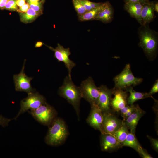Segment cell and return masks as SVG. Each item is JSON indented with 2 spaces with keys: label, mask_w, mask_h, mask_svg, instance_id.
Masks as SVG:
<instances>
[{
  "label": "cell",
  "mask_w": 158,
  "mask_h": 158,
  "mask_svg": "<svg viewBox=\"0 0 158 158\" xmlns=\"http://www.w3.org/2000/svg\"><path fill=\"white\" fill-rule=\"evenodd\" d=\"M148 23L142 25L138 29L139 39V46L143 49L146 56L152 58L155 56L158 45V33L151 29Z\"/></svg>",
  "instance_id": "1"
},
{
  "label": "cell",
  "mask_w": 158,
  "mask_h": 158,
  "mask_svg": "<svg viewBox=\"0 0 158 158\" xmlns=\"http://www.w3.org/2000/svg\"><path fill=\"white\" fill-rule=\"evenodd\" d=\"M58 94L73 107L78 116L82 94L80 87L74 84L71 77L68 75L65 77L62 85L59 88Z\"/></svg>",
  "instance_id": "2"
},
{
  "label": "cell",
  "mask_w": 158,
  "mask_h": 158,
  "mask_svg": "<svg viewBox=\"0 0 158 158\" xmlns=\"http://www.w3.org/2000/svg\"><path fill=\"white\" fill-rule=\"evenodd\" d=\"M45 137L46 143L49 145L57 146L62 143L66 138L68 133L64 121L55 118L49 125Z\"/></svg>",
  "instance_id": "3"
},
{
  "label": "cell",
  "mask_w": 158,
  "mask_h": 158,
  "mask_svg": "<svg viewBox=\"0 0 158 158\" xmlns=\"http://www.w3.org/2000/svg\"><path fill=\"white\" fill-rule=\"evenodd\" d=\"M141 78L136 77L133 75L129 64H126L124 69L114 78V89H121L125 90L128 87H133L140 84L142 81Z\"/></svg>",
  "instance_id": "4"
},
{
  "label": "cell",
  "mask_w": 158,
  "mask_h": 158,
  "mask_svg": "<svg viewBox=\"0 0 158 158\" xmlns=\"http://www.w3.org/2000/svg\"><path fill=\"white\" fill-rule=\"evenodd\" d=\"M29 112L37 121L48 126L51 123L56 115L54 108L46 102L37 109L30 110Z\"/></svg>",
  "instance_id": "5"
},
{
  "label": "cell",
  "mask_w": 158,
  "mask_h": 158,
  "mask_svg": "<svg viewBox=\"0 0 158 158\" xmlns=\"http://www.w3.org/2000/svg\"><path fill=\"white\" fill-rule=\"evenodd\" d=\"M82 97L88 101L91 106L98 105L100 92L92 78L89 77L83 81L80 87Z\"/></svg>",
  "instance_id": "6"
},
{
  "label": "cell",
  "mask_w": 158,
  "mask_h": 158,
  "mask_svg": "<svg viewBox=\"0 0 158 158\" xmlns=\"http://www.w3.org/2000/svg\"><path fill=\"white\" fill-rule=\"evenodd\" d=\"M46 102L44 97L38 92L28 93L27 97L21 101L20 109L14 119H16L20 115L28 110L37 109Z\"/></svg>",
  "instance_id": "7"
},
{
  "label": "cell",
  "mask_w": 158,
  "mask_h": 158,
  "mask_svg": "<svg viewBox=\"0 0 158 158\" xmlns=\"http://www.w3.org/2000/svg\"><path fill=\"white\" fill-rule=\"evenodd\" d=\"M25 60L20 72L14 75L13 78L16 91L24 92L28 94L35 92V89L33 88L31 85V81L33 78L28 77L25 73Z\"/></svg>",
  "instance_id": "8"
},
{
  "label": "cell",
  "mask_w": 158,
  "mask_h": 158,
  "mask_svg": "<svg viewBox=\"0 0 158 158\" xmlns=\"http://www.w3.org/2000/svg\"><path fill=\"white\" fill-rule=\"evenodd\" d=\"M46 46L54 52V57L58 62H63L64 63L65 66L68 69V75L71 77V70L75 66L76 64L69 58V56L71 54L70 48H64L59 43L57 44V47L55 48L51 46Z\"/></svg>",
  "instance_id": "9"
},
{
  "label": "cell",
  "mask_w": 158,
  "mask_h": 158,
  "mask_svg": "<svg viewBox=\"0 0 158 158\" xmlns=\"http://www.w3.org/2000/svg\"><path fill=\"white\" fill-rule=\"evenodd\" d=\"M99 96L98 106L102 114L112 113L111 103L112 99L113 89H109L104 85H101L99 87Z\"/></svg>",
  "instance_id": "10"
},
{
  "label": "cell",
  "mask_w": 158,
  "mask_h": 158,
  "mask_svg": "<svg viewBox=\"0 0 158 158\" xmlns=\"http://www.w3.org/2000/svg\"><path fill=\"white\" fill-rule=\"evenodd\" d=\"M102 114L103 133L113 135L121 127L123 120L117 118L112 113Z\"/></svg>",
  "instance_id": "11"
},
{
  "label": "cell",
  "mask_w": 158,
  "mask_h": 158,
  "mask_svg": "<svg viewBox=\"0 0 158 158\" xmlns=\"http://www.w3.org/2000/svg\"><path fill=\"white\" fill-rule=\"evenodd\" d=\"M103 116L100 109L97 105L91 106L89 115L87 122L92 127L103 133Z\"/></svg>",
  "instance_id": "12"
},
{
  "label": "cell",
  "mask_w": 158,
  "mask_h": 158,
  "mask_svg": "<svg viewBox=\"0 0 158 158\" xmlns=\"http://www.w3.org/2000/svg\"><path fill=\"white\" fill-rule=\"evenodd\" d=\"M113 89L114 97L112 99L111 108L113 111L119 112L121 109L127 104V92L121 89Z\"/></svg>",
  "instance_id": "13"
},
{
  "label": "cell",
  "mask_w": 158,
  "mask_h": 158,
  "mask_svg": "<svg viewBox=\"0 0 158 158\" xmlns=\"http://www.w3.org/2000/svg\"><path fill=\"white\" fill-rule=\"evenodd\" d=\"M100 143L101 150L104 151L111 152L122 147L117 139L110 133H101Z\"/></svg>",
  "instance_id": "14"
},
{
  "label": "cell",
  "mask_w": 158,
  "mask_h": 158,
  "mask_svg": "<svg viewBox=\"0 0 158 158\" xmlns=\"http://www.w3.org/2000/svg\"><path fill=\"white\" fill-rule=\"evenodd\" d=\"M145 112L139 106L135 105V109L132 113L124 121L130 132L135 134L138 122Z\"/></svg>",
  "instance_id": "15"
},
{
  "label": "cell",
  "mask_w": 158,
  "mask_h": 158,
  "mask_svg": "<svg viewBox=\"0 0 158 158\" xmlns=\"http://www.w3.org/2000/svg\"><path fill=\"white\" fill-rule=\"evenodd\" d=\"M114 14L113 8L109 2L102 3L101 9L95 20H99L105 23H109L113 20Z\"/></svg>",
  "instance_id": "16"
},
{
  "label": "cell",
  "mask_w": 158,
  "mask_h": 158,
  "mask_svg": "<svg viewBox=\"0 0 158 158\" xmlns=\"http://www.w3.org/2000/svg\"><path fill=\"white\" fill-rule=\"evenodd\" d=\"M154 4L153 2L148 1L143 4L141 15L142 25L149 24L154 19Z\"/></svg>",
  "instance_id": "17"
},
{
  "label": "cell",
  "mask_w": 158,
  "mask_h": 158,
  "mask_svg": "<svg viewBox=\"0 0 158 158\" xmlns=\"http://www.w3.org/2000/svg\"><path fill=\"white\" fill-rule=\"evenodd\" d=\"M143 4L138 3L128 2H126L124 6L126 11L131 17L136 19L141 25H142L141 15Z\"/></svg>",
  "instance_id": "18"
},
{
  "label": "cell",
  "mask_w": 158,
  "mask_h": 158,
  "mask_svg": "<svg viewBox=\"0 0 158 158\" xmlns=\"http://www.w3.org/2000/svg\"><path fill=\"white\" fill-rule=\"evenodd\" d=\"M125 91L129 92L130 95L127 98V104L131 105L136 101L148 97H151L156 100L152 96L147 93H142L135 91L133 89V87L130 86L127 88Z\"/></svg>",
  "instance_id": "19"
},
{
  "label": "cell",
  "mask_w": 158,
  "mask_h": 158,
  "mask_svg": "<svg viewBox=\"0 0 158 158\" xmlns=\"http://www.w3.org/2000/svg\"><path fill=\"white\" fill-rule=\"evenodd\" d=\"M121 147L127 146L130 147L138 152L142 147H141L137 139L135 134L129 132L125 140L121 143Z\"/></svg>",
  "instance_id": "20"
},
{
  "label": "cell",
  "mask_w": 158,
  "mask_h": 158,
  "mask_svg": "<svg viewBox=\"0 0 158 158\" xmlns=\"http://www.w3.org/2000/svg\"><path fill=\"white\" fill-rule=\"evenodd\" d=\"M128 129L124 121L123 120L121 127L113 135L121 144V143L126 139L129 132Z\"/></svg>",
  "instance_id": "21"
},
{
  "label": "cell",
  "mask_w": 158,
  "mask_h": 158,
  "mask_svg": "<svg viewBox=\"0 0 158 158\" xmlns=\"http://www.w3.org/2000/svg\"><path fill=\"white\" fill-rule=\"evenodd\" d=\"M102 4L96 8L87 11L82 15L78 16L79 20L81 21H84L95 20L98 13L101 9Z\"/></svg>",
  "instance_id": "22"
},
{
  "label": "cell",
  "mask_w": 158,
  "mask_h": 158,
  "mask_svg": "<svg viewBox=\"0 0 158 158\" xmlns=\"http://www.w3.org/2000/svg\"><path fill=\"white\" fill-rule=\"evenodd\" d=\"M39 15V13L30 8L26 12L21 13L20 20L22 22L25 23L31 22Z\"/></svg>",
  "instance_id": "23"
},
{
  "label": "cell",
  "mask_w": 158,
  "mask_h": 158,
  "mask_svg": "<svg viewBox=\"0 0 158 158\" xmlns=\"http://www.w3.org/2000/svg\"><path fill=\"white\" fill-rule=\"evenodd\" d=\"M72 3L78 16L82 15L87 11L79 0H72Z\"/></svg>",
  "instance_id": "24"
},
{
  "label": "cell",
  "mask_w": 158,
  "mask_h": 158,
  "mask_svg": "<svg viewBox=\"0 0 158 158\" xmlns=\"http://www.w3.org/2000/svg\"><path fill=\"white\" fill-rule=\"evenodd\" d=\"M4 9L11 11H17L18 9L16 0H8Z\"/></svg>",
  "instance_id": "25"
},
{
  "label": "cell",
  "mask_w": 158,
  "mask_h": 158,
  "mask_svg": "<svg viewBox=\"0 0 158 158\" xmlns=\"http://www.w3.org/2000/svg\"><path fill=\"white\" fill-rule=\"evenodd\" d=\"M28 3L29 4L30 8L39 13H42V6L41 3L39 2L37 4H33L30 2L28 0H27Z\"/></svg>",
  "instance_id": "26"
},
{
  "label": "cell",
  "mask_w": 158,
  "mask_h": 158,
  "mask_svg": "<svg viewBox=\"0 0 158 158\" xmlns=\"http://www.w3.org/2000/svg\"><path fill=\"white\" fill-rule=\"evenodd\" d=\"M147 137L149 139L153 148L157 152L158 151V139H154L148 135Z\"/></svg>",
  "instance_id": "27"
},
{
  "label": "cell",
  "mask_w": 158,
  "mask_h": 158,
  "mask_svg": "<svg viewBox=\"0 0 158 158\" xmlns=\"http://www.w3.org/2000/svg\"><path fill=\"white\" fill-rule=\"evenodd\" d=\"M11 120V119L5 118L1 115H0V126L3 127H6L8 125Z\"/></svg>",
  "instance_id": "28"
},
{
  "label": "cell",
  "mask_w": 158,
  "mask_h": 158,
  "mask_svg": "<svg viewBox=\"0 0 158 158\" xmlns=\"http://www.w3.org/2000/svg\"><path fill=\"white\" fill-rule=\"evenodd\" d=\"M79 1L87 11L93 9L91 6L90 1L88 0H79Z\"/></svg>",
  "instance_id": "29"
},
{
  "label": "cell",
  "mask_w": 158,
  "mask_h": 158,
  "mask_svg": "<svg viewBox=\"0 0 158 158\" xmlns=\"http://www.w3.org/2000/svg\"><path fill=\"white\" fill-rule=\"evenodd\" d=\"M140 155L143 158H152V157L149 154L147 151L142 147L138 152Z\"/></svg>",
  "instance_id": "30"
},
{
  "label": "cell",
  "mask_w": 158,
  "mask_h": 158,
  "mask_svg": "<svg viewBox=\"0 0 158 158\" xmlns=\"http://www.w3.org/2000/svg\"><path fill=\"white\" fill-rule=\"evenodd\" d=\"M134 106V105L133 104L130 105H129L128 104L126 105L123 108L121 109L119 111L121 116H122L132 108Z\"/></svg>",
  "instance_id": "31"
},
{
  "label": "cell",
  "mask_w": 158,
  "mask_h": 158,
  "mask_svg": "<svg viewBox=\"0 0 158 158\" xmlns=\"http://www.w3.org/2000/svg\"><path fill=\"white\" fill-rule=\"evenodd\" d=\"M158 92V79H157L155 81L150 92L148 93L149 95H152L157 92Z\"/></svg>",
  "instance_id": "32"
},
{
  "label": "cell",
  "mask_w": 158,
  "mask_h": 158,
  "mask_svg": "<svg viewBox=\"0 0 158 158\" xmlns=\"http://www.w3.org/2000/svg\"><path fill=\"white\" fill-rule=\"evenodd\" d=\"M30 8V6L28 3H25L22 6L20 7L18 9L17 11L20 13H23L26 12Z\"/></svg>",
  "instance_id": "33"
},
{
  "label": "cell",
  "mask_w": 158,
  "mask_h": 158,
  "mask_svg": "<svg viewBox=\"0 0 158 158\" xmlns=\"http://www.w3.org/2000/svg\"><path fill=\"white\" fill-rule=\"evenodd\" d=\"M135 107V105H134V107L130 110L127 112L122 117L123 118V120L124 121L126 118L129 116L133 111Z\"/></svg>",
  "instance_id": "34"
},
{
  "label": "cell",
  "mask_w": 158,
  "mask_h": 158,
  "mask_svg": "<svg viewBox=\"0 0 158 158\" xmlns=\"http://www.w3.org/2000/svg\"><path fill=\"white\" fill-rule=\"evenodd\" d=\"M126 2H130L134 3H138L143 4L148 1V0H125Z\"/></svg>",
  "instance_id": "35"
},
{
  "label": "cell",
  "mask_w": 158,
  "mask_h": 158,
  "mask_svg": "<svg viewBox=\"0 0 158 158\" xmlns=\"http://www.w3.org/2000/svg\"><path fill=\"white\" fill-rule=\"evenodd\" d=\"M8 0H0V9H4L5 5Z\"/></svg>",
  "instance_id": "36"
},
{
  "label": "cell",
  "mask_w": 158,
  "mask_h": 158,
  "mask_svg": "<svg viewBox=\"0 0 158 158\" xmlns=\"http://www.w3.org/2000/svg\"><path fill=\"white\" fill-rule=\"evenodd\" d=\"M16 3L17 5L19 7H20L25 3V0H16Z\"/></svg>",
  "instance_id": "37"
},
{
  "label": "cell",
  "mask_w": 158,
  "mask_h": 158,
  "mask_svg": "<svg viewBox=\"0 0 158 158\" xmlns=\"http://www.w3.org/2000/svg\"><path fill=\"white\" fill-rule=\"evenodd\" d=\"M43 44V43L39 41L36 43L35 44V47H42Z\"/></svg>",
  "instance_id": "38"
},
{
  "label": "cell",
  "mask_w": 158,
  "mask_h": 158,
  "mask_svg": "<svg viewBox=\"0 0 158 158\" xmlns=\"http://www.w3.org/2000/svg\"><path fill=\"white\" fill-rule=\"evenodd\" d=\"M154 11L157 12H158V4L157 3L154 4Z\"/></svg>",
  "instance_id": "39"
},
{
  "label": "cell",
  "mask_w": 158,
  "mask_h": 158,
  "mask_svg": "<svg viewBox=\"0 0 158 158\" xmlns=\"http://www.w3.org/2000/svg\"><path fill=\"white\" fill-rule=\"evenodd\" d=\"M28 0L31 3L33 4H37L40 2L39 1V0Z\"/></svg>",
  "instance_id": "40"
},
{
  "label": "cell",
  "mask_w": 158,
  "mask_h": 158,
  "mask_svg": "<svg viewBox=\"0 0 158 158\" xmlns=\"http://www.w3.org/2000/svg\"><path fill=\"white\" fill-rule=\"evenodd\" d=\"M42 1V2H44L45 1V0H41Z\"/></svg>",
  "instance_id": "41"
}]
</instances>
